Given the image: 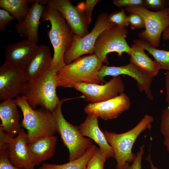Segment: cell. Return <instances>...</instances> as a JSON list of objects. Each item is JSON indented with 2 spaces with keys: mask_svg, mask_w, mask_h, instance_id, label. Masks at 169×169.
<instances>
[{
  "mask_svg": "<svg viewBox=\"0 0 169 169\" xmlns=\"http://www.w3.org/2000/svg\"><path fill=\"white\" fill-rule=\"evenodd\" d=\"M41 19L51 24L47 34L54 54L50 69L58 71L65 65L64 54L70 49L75 34L62 14L48 4L44 8Z\"/></svg>",
  "mask_w": 169,
  "mask_h": 169,
  "instance_id": "cell-1",
  "label": "cell"
},
{
  "mask_svg": "<svg viewBox=\"0 0 169 169\" xmlns=\"http://www.w3.org/2000/svg\"><path fill=\"white\" fill-rule=\"evenodd\" d=\"M102 64L95 54L81 56L57 71V87L74 88L82 83L100 84L98 74Z\"/></svg>",
  "mask_w": 169,
  "mask_h": 169,
  "instance_id": "cell-2",
  "label": "cell"
},
{
  "mask_svg": "<svg viewBox=\"0 0 169 169\" xmlns=\"http://www.w3.org/2000/svg\"><path fill=\"white\" fill-rule=\"evenodd\" d=\"M57 71L49 68L41 76L28 82L22 96L33 109L40 106L53 112L62 101L56 91Z\"/></svg>",
  "mask_w": 169,
  "mask_h": 169,
  "instance_id": "cell-3",
  "label": "cell"
},
{
  "mask_svg": "<svg viewBox=\"0 0 169 169\" xmlns=\"http://www.w3.org/2000/svg\"><path fill=\"white\" fill-rule=\"evenodd\" d=\"M154 117L145 115L138 123L128 131L120 134L103 131V133L108 143L112 147L117 164L116 169H123L126 162L133 163L136 155L132 151L133 146L140 134L147 129H150Z\"/></svg>",
  "mask_w": 169,
  "mask_h": 169,
  "instance_id": "cell-4",
  "label": "cell"
},
{
  "mask_svg": "<svg viewBox=\"0 0 169 169\" xmlns=\"http://www.w3.org/2000/svg\"><path fill=\"white\" fill-rule=\"evenodd\" d=\"M15 100L23 113L21 125L27 131L28 143L40 138L54 136L57 130L53 112L41 107L33 109L22 96Z\"/></svg>",
  "mask_w": 169,
  "mask_h": 169,
  "instance_id": "cell-5",
  "label": "cell"
},
{
  "mask_svg": "<svg viewBox=\"0 0 169 169\" xmlns=\"http://www.w3.org/2000/svg\"><path fill=\"white\" fill-rule=\"evenodd\" d=\"M67 100L63 99L53 112L56 120L57 132L68 149L70 161L82 156L93 144L90 139L82 135L78 126L71 124L64 117L61 106L63 102Z\"/></svg>",
  "mask_w": 169,
  "mask_h": 169,
  "instance_id": "cell-6",
  "label": "cell"
},
{
  "mask_svg": "<svg viewBox=\"0 0 169 169\" xmlns=\"http://www.w3.org/2000/svg\"><path fill=\"white\" fill-rule=\"evenodd\" d=\"M124 8L129 13H136L144 19L145 29L138 33L140 39L147 42L155 48L158 47L162 34L169 25L168 7L164 10L156 12L151 11L143 6L127 7Z\"/></svg>",
  "mask_w": 169,
  "mask_h": 169,
  "instance_id": "cell-7",
  "label": "cell"
},
{
  "mask_svg": "<svg viewBox=\"0 0 169 169\" xmlns=\"http://www.w3.org/2000/svg\"><path fill=\"white\" fill-rule=\"evenodd\" d=\"M128 30L125 27L114 25L102 32L97 38L94 48V53L102 63L108 64L107 55L116 52L121 57L125 52L129 55L131 47L126 38Z\"/></svg>",
  "mask_w": 169,
  "mask_h": 169,
  "instance_id": "cell-8",
  "label": "cell"
},
{
  "mask_svg": "<svg viewBox=\"0 0 169 169\" xmlns=\"http://www.w3.org/2000/svg\"><path fill=\"white\" fill-rule=\"evenodd\" d=\"M108 16L106 13L104 12L99 14L92 30L84 37L80 38L74 35L70 49L64 54L65 65L69 64L84 54H94V45L98 36L102 32L114 25L108 21Z\"/></svg>",
  "mask_w": 169,
  "mask_h": 169,
  "instance_id": "cell-9",
  "label": "cell"
},
{
  "mask_svg": "<svg viewBox=\"0 0 169 169\" xmlns=\"http://www.w3.org/2000/svg\"><path fill=\"white\" fill-rule=\"evenodd\" d=\"M28 82L24 69L4 62L0 67V100L6 101L22 95Z\"/></svg>",
  "mask_w": 169,
  "mask_h": 169,
  "instance_id": "cell-10",
  "label": "cell"
},
{
  "mask_svg": "<svg viewBox=\"0 0 169 169\" xmlns=\"http://www.w3.org/2000/svg\"><path fill=\"white\" fill-rule=\"evenodd\" d=\"M74 88L82 93L86 100L91 103L100 102L117 97L123 93L125 89L120 76L113 77L103 85L82 83L75 84Z\"/></svg>",
  "mask_w": 169,
  "mask_h": 169,
  "instance_id": "cell-11",
  "label": "cell"
},
{
  "mask_svg": "<svg viewBox=\"0 0 169 169\" xmlns=\"http://www.w3.org/2000/svg\"><path fill=\"white\" fill-rule=\"evenodd\" d=\"M47 4L59 11L75 34L84 37L89 33L85 13V2L74 6L68 0H46Z\"/></svg>",
  "mask_w": 169,
  "mask_h": 169,
  "instance_id": "cell-12",
  "label": "cell"
},
{
  "mask_svg": "<svg viewBox=\"0 0 169 169\" xmlns=\"http://www.w3.org/2000/svg\"><path fill=\"white\" fill-rule=\"evenodd\" d=\"M121 75H127L134 79L136 81L139 91L144 93L149 99L153 100L151 85L154 77L147 75L137 67L130 63L120 66H111L102 64L98 74V76L102 82H105L104 78L106 76L113 77Z\"/></svg>",
  "mask_w": 169,
  "mask_h": 169,
  "instance_id": "cell-13",
  "label": "cell"
},
{
  "mask_svg": "<svg viewBox=\"0 0 169 169\" xmlns=\"http://www.w3.org/2000/svg\"><path fill=\"white\" fill-rule=\"evenodd\" d=\"M131 104L129 97L123 93L105 101L90 103L85 106L84 111L88 115H94L108 120L117 118L128 110Z\"/></svg>",
  "mask_w": 169,
  "mask_h": 169,
  "instance_id": "cell-14",
  "label": "cell"
},
{
  "mask_svg": "<svg viewBox=\"0 0 169 169\" xmlns=\"http://www.w3.org/2000/svg\"><path fill=\"white\" fill-rule=\"evenodd\" d=\"M38 46L37 44L26 39L9 44L5 49L4 62L24 69L33 58Z\"/></svg>",
  "mask_w": 169,
  "mask_h": 169,
  "instance_id": "cell-15",
  "label": "cell"
},
{
  "mask_svg": "<svg viewBox=\"0 0 169 169\" xmlns=\"http://www.w3.org/2000/svg\"><path fill=\"white\" fill-rule=\"evenodd\" d=\"M45 4H47L46 0H36L31 4L26 17L15 26L18 34L36 44L38 41V29Z\"/></svg>",
  "mask_w": 169,
  "mask_h": 169,
  "instance_id": "cell-16",
  "label": "cell"
},
{
  "mask_svg": "<svg viewBox=\"0 0 169 169\" xmlns=\"http://www.w3.org/2000/svg\"><path fill=\"white\" fill-rule=\"evenodd\" d=\"M28 143V134L23 128L10 141L8 149V156L11 163L18 168L28 169L34 167L30 159Z\"/></svg>",
  "mask_w": 169,
  "mask_h": 169,
  "instance_id": "cell-17",
  "label": "cell"
},
{
  "mask_svg": "<svg viewBox=\"0 0 169 169\" xmlns=\"http://www.w3.org/2000/svg\"><path fill=\"white\" fill-rule=\"evenodd\" d=\"M98 118L94 115H88L84 121L78 126L79 131L83 136L89 137L96 143L107 158H114L113 150L99 126Z\"/></svg>",
  "mask_w": 169,
  "mask_h": 169,
  "instance_id": "cell-18",
  "label": "cell"
},
{
  "mask_svg": "<svg viewBox=\"0 0 169 169\" xmlns=\"http://www.w3.org/2000/svg\"><path fill=\"white\" fill-rule=\"evenodd\" d=\"M17 106L15 99L3 101L0 104V127L13 137L23 128L19 123L20 116Z\"/></svg>",
  "mask_w": 169,
  "mask_h": 169,
  "instance_id": "cell-19",
  "label": "cell"
},
{
  "mask_svg": "<svg viewBox=\"0 0 169 169\" xmlns=\"http://www.w3.org/2000/svg\"><path fill=\"white\" fill-rule=\"evenodd\" d=\"M57 140V137L53 136L40 138L28 143L30 159L35 166L53 156Z\"/></svg>",
  "mask_w": 169,
  "mask_h": 169,
  "instance_id": "cell-20",
  "label": "cell"
},
{
  "mask_svg": "<svg viewBox=\"0 0 169 169\" xmlns=\"http://www.w3.org/2000/svg\"><path fill=\"white\" fill-rule=\"evenodd\" d=\"M52 58L48 46L39 45L33 58L24 69L28 82L36 79L47 71L50 68Z\"/></svg>",
  "mask_w": 169,
  "mask_h": 169,
  "instance_id": "cell-21",
  "label": "cell"
},
{
  "mask_svg": "<svg viewBox=\"0 0 169 169\" xmlns=\"http://www.w3.org/2000/svg\"><path fill=\"white\" fill-rule=\"evenodd\" d=\"M131 47L129 63L149 76L154 77L157 76L161 69L159 64L148 56L140 45L134 43Z\"/></svg>",
  "mask_w": 169,
  "mask_h": 169,
  "instance_id": "cell-22",
  "label": "cell"
},
{
  "mask_svg": "<svg viewBox=\"0 0 169 169\" xmlns=\"http://www.w3.org/2000/svg\"><path fill=\"white\" fill-rule=\"evenodd\" d=\"M36 0H0V7L8 12L18 22L23 19L29 10V4Z\"/></svg>",
  "mask_w": 169,
  "mask_h": 169,
  "instance_id": "cell-23",
  "label": "cell"
},
{
  "mask_svg": "<svg viewBox=\"0 0 169 169\" xmlns=\"http://www.w3.org/2000/svg\"><path fill=\"white\" fill-rule=\"evenodd\" d=\"M96 146L93 145L81 157L62 164L43 163L38 169H84L93 155Z\"/></svg>",
  "mask_w": 169,
  "mask_h": 169,
  "instance_id": "cell-24",
  "label": "cell"
},
{
  "mask_svg": "<svg viewBox=\"0 0 169 169\" xmlns=\"http://www.w3.org/2000/svg\"><path fill=\"white\" fill-rule=\"evenodd\" d=\"M134 43L141 45L154 58V61L160 66L161 69L169 71V51L161 50L155 48L147 42L140 39H135Z\"/></svg>",
  "mask_w": 169,
  "mask_h": 169,
  "instance_id": "cell-25",
  "label": "cell"
},
{
  "mask_svg": "<svg viewBox=\"0 0 169 169\" xmlns=\"http://www.w3.org/2000/svg\"><path fill=\"white\" fill-rule=\"evenodd\" d=\"M107 159L99 148L96 147L95 151L88 162L86 169H104V164Z\"/></svg>",
  "mask_w": 169,
  "mask_h": 169,
  "instance_id": "cell-26",
  "label": "cell"
},
{
  "mask_svg": "<svg viewBox=\"0 0 169 169\" xmlns=\"http://www.w3.org/2000/svg\"><path fill=\"white\" fill-rule=\"evenodd\" d=\"M108 20L110 23L119 26L125 27L129 25L128 16L123 8L120 11L113 12L108 15Z\"/></svg>",
  "mask_w": 169,
  "mask_h": 169,
  "instance_id": "cell-27",
  "label": "cell"
},
{
  "mask_svg": "<svg viewBox=\"0 0 169 169\" xmlns=\"http://www.w3.org/2000/svg\"><path fill=\"white\" fill-rule=\"evenodd\" d=\"M160 132L164 139L169 138V106L162 111L160 123Z\"/></svg>",
  "mask_w": 169,
  "mask_h": 169,
  "instance_id": "cell-28",
  "label": "cell"
},
{
  "mask_svg": "<svg viewBox=\"0 0 169 169\" xmlns=\"http://www.w3.org/2000/svg\"><path fill=\"white\" fill-rule=\"evenodd\" d=\"M167 0H143V6L147 9H152L156 11L166 9L168 6Z\"/></svg>",
  "mask_w": 169,
  "mask_h": 169,
  "instance_id": "cell-29",
  "label": "cell"
},
{
  "mask_svg": "<svg viewBox=\"0 0 169 169\" xmlns=\"http://www.w3.org/2000/svg\"><path fill=\"white\" fill-rule=\"evenodd\" d=\"M128 20L132 29H139L145 27V23L142 17L139 14L134 13H129Z\"/></svg>",
  "mask_w": 169,
  "mask_h": 169,
  "instance_id": "cell-30",
  "label": "cell"
},
{
  "mask_svg": "<svg viewBox=\"0 0 169 169\" xmlns=\"http://www.w3.org/2000/svg\"><path fill=\"white\" fill-rule=\"evenodd\" d=\"M144 144L140 147L139 151L137 152L135 159L132 164L130 166L129 163L126 162L123 169H141V160L144 151Z\"/></svg>",
  "mask_w": 169,
  "mask_h": 169,
  "instance_id": "cell-31",
  "label": "cell"
},
{
  "mask_svg": "<svg viewBox=\"0 0 169 169\" xmlns=\"http://www.w3.org/2000/svg\"><path fill=\"white\" fill-rule=\"evenodd\" d=\"M15 18L6 10L0 9V31H4L8 24L14 20Z\"/></svg>",
  "mask_w": 169,
  "mask_h": 169,
  "instance_id": "cell-32",
  "label": "cell"
},
{
  "mask_svg": "<svg viewBox=\"0 0 169 169\" xmlns=\"http://www.w3.org/2000/svg\"><path fill=\"white\" fill-rule=\"evenodd\" d=\"M14 137L7 133L0 127V153L8 151L10 140Z\"/></svg>",
  "mask_w": 169,
  "mask_h": 169,
  "instance_id": "cell-33",
  "label": "cell"
},
{
  "mask_svg": "<svg viewBox=\"0 0 169 169\" xmlns=\"http://www.w3.org/2000/svg\"><path fill=\"white\" fill-rule=\"evenodd\" d=\"M0 169H23L18 168L11 162L8 151L0 153Z\"/></svg>",
  "mask_w": 169,
  "mask_h": 169,
  "instance_id": "cell-34",
  "label": "cell"
},
{
  "mask_svg": "<svg viewBox=\"0 0 169 169\" xmlns=\"http://www.w3.org/2000/svg\"><path fill=\"white\" fill-rule=\"evenodd\" d=\"M113 3L117 7L122 8L123 7L143 6V0H114Z\"/></svg>",
  "mask_w": 169,
  "mask_h": 169,
  "instance_id": "cell-35",
  "label": "cell"
},
{
  "mask_svg": "<svg viewBox=\"0 0 169 169\" xmlns=\"http://www.w3.org/2000/svg\"><path fill=\"white\" fill-rule=\"evenodd\" d=\"M99 0H86L85 2V13L88 25L91 22L92 13L95 5Z\"/></svg>",
  "mask_w": 169,
  "mask_h": 169,
  "instance_id": "cell-36",
  "label": "cell"
},
{
  "mask_svg": "<svg viewBox=\"0 0 169 169\" xmlns=\"http://www.w3.org/2000/svg\"><path fill=\"white\" fill-rule=\"evenodd\" d=\"M165 86L166 89V101L169 106V71L165 73Z\"/></svg>",
  "mask_w": 169,
  "mask_h": 169,
  "instance_id": "cell-37",
  "label": "cell"
},
{
  "mask_svg": "<svg viewBox=\"0 0 169 169\" xmlns=\"http://www.w3.org/2000/svg\"><path fill=\"white\" fill-rule=\"evenodd\" d=\"M162 37L164 40H169V25L163 32L162 33Z\"/></svg>",
  "mask_w": 169,
  "mask_h": 169,
  "instance_id": "cell-38",
  "label": "cell"
},
{
  "mask_svg": "<svg viewBox=\"0 0 169 169\" xmlns=\"http://www.w3.org/2000/svg\"><path fill=\"white\" fill-rule=\"evenodd\" d=\"M150 154V153H149L148 156L145 159L147 160L149 162L151 169H158V168L156 167L153 164L151 159Z\"/></svg>",
  "mask_w": 169,
  "mask_h": 169,
  "instance_id": "cell-39",
  "label": "cell"
},
{
  "mask_svg": "<svg viewBox=\"0 0 169 169\" xmlns=\"http://www.w3.org/2000/svg\"><path fill=\"white\" fill-rule=\"evenodd\" d=\"M164 143L169 154V138L164 139Z\"/></svg>",
  "mask_w": 169,
  "mask_h": 169,
  "instance_id": "cell-40",
  "label": "cell"
},
{
  "mask_svg": "<svg viewBox=\"0 0 169 169\" xmlns=\"http://www.w3.org/2000/svg\"><path fill=\"white\" fill-rule=\"evenodd\" d=\"M168 15L169 16V0H168Z\"/></svg>",
  "mask_w": 169,
  "mask_h": 169,
  "instance_id": "cell-41",
  "label": "cell"
},
{
  "mask_svg": "<svg viewBox=\"0 0 169 169\" xmlns=\"http://www.w3.org/2000/svg\"><path fill=\"white\" fill-rule=\"evenodd\" d=\"M34 169V168H29V169Z\"/></svg>",
  "mask_w": 169,
  "mask_h": 169,
  "instance_id": "cell-42",
  "label": "cell"
},
{
  "mask_svg": "<svg viewBox=\"0 0 169 169\" xmlns=\"http://www.w3.org/2000/svg\"><path fill=\"white\" fill-rule=\"evenodd\" d=\"M84 169H86V166H85Z\"/></svg>",
  "mask_w": 169,
  "mask_h": 169,
  "instance_id": "cell-43",
  "label": "cell"
}]
</instances>
